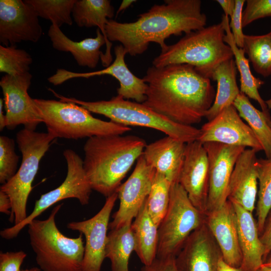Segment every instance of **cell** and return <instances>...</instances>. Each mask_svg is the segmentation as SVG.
I'll use <instances>...</instances> for the list:
<instances>
[{
    "mask_svg": "<svg viewBox=\"0 0 271 271\" xmlns=\"http://www.w3.org/2000/svg\"><path fill=\"white\" fill-rule=\"evenodd\" d=\"M32 75L30 72L13 76L6 74L0 81L6 112V127L14 129L23 124L24 128L34 130L43 120L33 98L28 94Z\"/></svg>",
    "mask_w": 271,
    "mask_h": 271,
    "instance_id": "obj_11",
    "label": "cell"
},
{
    "mask_svg": "<svg viewBox=\"0 0 271 271\" xmlns=\"http://www.w3.org/2000/svg\"><path fill=\"white\" fill-rule=\"evenodd\" d=\"M114 53V61L103 69L80 73L58 69L48 78V81L54 85H58L71 79L108 75L114 77L119 83V87L117 89V95L127 100L131 99L137 102L143 103L146 98L147 84L143 78L137 77L127 67L124 60L127 53L122 45L115 46Z\"/></svg>",
    "mask_w": 271,
    "mask_h": 271,
    "instance_id": "obj_16",
    "label": "cell"
},
{
    "mask_svg": "<svg viewBox=\"0 0 271 271\" xmlns=\"http://www.w3.org/2000/svg\"><path fill=\"white\" fill-rule=\"evenodd\" d=\"M235 8L230 17L229 26L234 42L240 48H243L244 36L242 32V18L244 0H235Z\"/></svg>",
    "mask_w": 271,
    "mask_h": 271,
    "instance_id": "obj_38",
    "label": "cell"
},
{
    "mask_svg": "<svg viewBox=\"0 0 271 271\" xmlns=\"http://www.w3.org/2000/svg\"><path fill=\"white\" fill-rule=\"evenodd\" d=\"M230 202L235 212L238 240L242 256L240 268L243 271H257L263 264V252L256 220L252 212L234 202Z\"/></svg>",
    "mask_w": 271,
    "mask_h": 271,
    "instance_id": "obj_23",
    "label": "cell"
},
{
    "mask_svg": "<svg viewBox=\"0 0 271 271\" xmlns=\"http://www.w3.org/2000/svg\"><path fill=\"white\" fill-rule=\"evenodd\" d=\"M60 101L78 104L90 112L104 115L110 121L126 126H138L158 130L186 144L197 141L200 129L173 122L144 104L117 95L109 100L86 101L52 91Z\"/></svg>",
    "mask_w": 271,
    "mask_h": 271,
    "instance_id": "obj_6",
    "label": "cell"
},
{
    "mask_svg": "<svg viewBox=\"0 0 271 271\" xmlns=\"http://www.w3.org/2000/svg\"><path fill=\"white\" fill-rule=\"evenodd\" d=\"M256 169L258 187L255 209L260 234L271 209V158L257 159Z\"/></svg>",
    "mask_w": 271,
    "mask_h": 271,
    "instance_id": "obj_32",
    "label": "cell"
},
{
    "mask_svg": "<svg viewBox=\"0 0 271 271\" xmlns=\"http://www.w3.org/2000/svg\"><path fill=\"white\" fill-rule=\"evenodd\" d=\"M259 237L263 247L264 262L271 252V209L267 215Z\"/></svg>",
    "mask_w": 271,
    "mask_h": 271,
    "instance_id": "obj_41",
    "label": "cell"
},
{
    "mask_svg": "<svg viewBox=\"0 0 271 271\" xmlns=\"http://www.w3.org/2000/svg\"><path fill=\"white\" fill-rule=\"evenodd\" d=\"M221 22L225 32L224 41L231 49L236 67L240 74V92L257 101L262 111L267 117L270 118L268 108L258 92V89L264 84V81L252 75L249 60L245 57L244 50L239 48L234 42L229 26L228 17L223 15Z\"/></svg>",
    "mask_w": 271,
    "mask_h": 271,
    "instance_id": "obj_26",
    "label": "cell"
},
{
    "mask_svg": "<svg viewBox=\"0 0 271 271\" xmlns=\"http://www.w3.org/2000/svg\"><path fill=\"white\" fill-rule=\"evenodd\" d=\"M33 62L31 55L16 45H0V72L17 76L29 72Z\"/></svg>",
    "mask_w": 271,
    "mask_h": 271,
    "instance_id": "obj_35",
    "label": "cell"
},
{
    "mask_svg": "<svg viewBox=\"0 0 271 271\" xmlns=\"http://www.w3.org/2000/svg\"><path fill=\"white\" fill-rule=\"evenodd\" d=\"M270 33H271V31H270Z\"/></svg>",
    "mask_w": 271,
    "mask_h": 271,
    "instance_id": "obj_52",
    "label": "cell"
},
{
    "mask_svg": "<svg viewBox=\"0 0 271 271\" xmlns=\"http://www.w3.org/2000/svg\"><path fill=\"white\" fill-rule=\"evenodd\" d=\"M186 144L167 136L147 144L143 156L150 165L162 174L172 185L178 183Z\"/></svg>",
    "mask_w": 271,
    "mask_h": 271,
    "instance_id": "obj_22",
    "label": "cell"
},
{
    "mask_svg": "<svg viewBox=\"0 0 271 271\" xmlns=\"http://www.w3.org/2000/svg\"><path fill=\"white\" fill-rule=\"evenodd\" d=\"M146 145L144 139L133 135L88 138L83 147V161L92 189L106 198L116 192Z\"/></svg>",
    "mask_w": 271,
    "mask_h": 271,
    "instance_id": "obj_3",
    "label": "cell"
},
{
    "mask_svg": "<svg viewBox=\"0 0 271 271\" xmlns=\"http://www.w3.org/2000/svg\"><path fill=\"white\" fill-rule=\"evenodd\" d=\"M203 144L209 163L206 213L222 207L227 201L228 185L232 171L238 157L245 147L217 142H207Z\"/></svg>",
    "mask_w": 271,
    "mask_h": 271,
    "instance_id": "obj_14",
    "label": "cell"
},
{
    "mask_svg": "<svg viewBox=\"0 0 271 271\" xmlns=\"http://www.w3.org/2000/svg\"><path fill=\"white\" fill-rule=\"evenodd\" d=\"M205 223L216 240L224 261L233 266L240 267L242 256L232 203L227 200L222 207L206 212Z\"/></svg>",
    "mask_w": 271,
    "mask_h": 271,
    "instance_id": "obj_20",
    "label": "cell"
},
{
    "mask_svg": "<svg viewBox=\"0 0 271 271\" xmlns=\"http://www.w3.org/2000/svg\"><path fill=\"white\" fill-rule=\"evenodd\" d=\"M222 256L205 222L188 237L176 257L180 271H217Z\"/></svg>",
    "mask_w": 271,
    "mask_h": 271,
    "instance_id": "obj_19",
    "label": "cell"
},
{
    "mask_svg": "<svg viewBox=\"0 0 271 271\" xmlns=\"http://www.w3.org/2000/svg\"><path fill=\"white\" fill-rule=\"evenodd\" d=\"M67 167V175L62 183L56 188L42 194L35 204L33 210L21 223L5 228L0 232L2 238L11 239L44 211L58 202L68 199H77L81 205L89 203L92 190L86 176L83 161L73 150L66 149L63 152Z\"/></svg>",
    "mask_w": 271,
    "mask_h": 271,
    "instance_id": "obj_10",
    "label": "cell"
},
{
    "mask_svg": "<svg viewBox=\"0 0 271 271\" xmlns=\"http://www.w3.org/2000/svg\"><path fill=\"white\" fill-rule=\"evenodd\" d=\"M63 204L55 206L46 219H35L28 225L30 245L42 271H82L85 250L82 234L68 237L56 224Z\"/></svg>",
    "mask_w": 271,
    "mask_h": 271,
    "instance_id": "obj_5",
    "label": "cell"
},
{
    "mask_svg": "<svg viewBox=\"0 0 271 271\" xmlns=\"http://www.w3.org/2000/svg\"><path fill=\"white\" fill-rule=\"evenodd\" d=\"M256 152L248 149L240 154L232 171L227 191L228 200L252 213L258 193Z\"/></svg>",
    "mask_w": 271,
    "mask_h": 271,
    "instance_id": "obj_21",
    "label": "cell"
},
{
    "mask_svg": "<svg viewBox=\"0 0 271 271\" xmlns=\"http://www.w3.org/2000/svg\"><path fill=\"white\" fill-rule=\"evenodd\" d=\"M118 198L116 192L108 197L102 208L91 218L68 223V229L78 231L85 238L82 271H101L106 258L107 229L111 211Z\"/></svg>",
    "mask_w": 271,
    "mask_h": 271,
    "instance_id": "obj_15",
    "label": "cell"
},
{
    "mask_svg": "<svg viewBox=\"0 0 271 271\" xmlns=\"http://www.w3.org/2000/svg\"><path fill=\"white\" fill-rule=\"evenodd\" d=\"M156 172L143 155L138 159L130 176L116 191L119 206L109 224L110 230L132 223L149 196Z\"/></svg>",
    "mask_w": 271,
    "mask_h": 271,
    "instance_id": "obj_12",
    "label": "cell"
},
{
    "mask_svg": "<svg viewBox=\"0 0 271 271\" xmlns=\"http://www.w3.org/2000/svg\"><path fill=\"white\" fill-rule=\"evenodd\" d=\"M55 139L48 132H38L24 128L16 135V142L22 155L20 167L10 180L1 186L12 204L10 221L14 225L24 221L27 204L32 190V183L38 172L41 160Z\"/></svg>",
    "mask_w": 271,
    "mask_h": 271,
    "instance_id": "obj_8",
    "label": "cell"
},
{
    "mask_svg": "<svg viewBox=\"0 0 271 271\" xmlns=\"http://www.w3.org/2000/svg\"><path fill=\"white\" fill-rule=\"evenodd\" d=\"M39 17L49 20L59 28L73 24L72 11L76 0H26Z\"/></svg>",
    "mask_w": 271,
    "mask_h": 271,
    "instance_id": "obj_33",
    "label": "cell"
},
{
    "mask_svg": "<svg viewBox=\"0 0 271 271\" xmlns=\"http://www.w3.org/2000/svg\"><path fill=\"white\" fill-rule=\"evenodd\" d=\"M233 105L256 136L266 158H271V128L268 124L271 118L267 117L262 111L256 109L248 97L241 92L236 98Z\"/></svg>",
    "mask_w": 271,
    "mask_h": 271,
    "instance_id": "obj_30",
    "label": "cell"
},
{
    "mask_svg": "<svg viewBox=\"0 0 271 271\" xmlns=\"http://www.w3.org/2000/svg\"><path fill=\"white\" fill-rule=\"evenodd\" d=\"M143 79L148 87L143 103L180 124L199 123L215 99L210 78L189 64L152 66Z\"/></svg>",
    "mask_w": 271,
    "mask_h": 271,
    "instance_id": "obj_1",
    "label": "cell"
},
{
    "mask_svg": "<svg viewBox=\"0 0 271 271\" xmlns=\"http://www.w3.org/2000/svg\"><path fill=\"white\" fill-rule=\"evenodd\" d=\"M12 204L7 194L0 190V212L7 215H11Z\"/></svg>",
    "mask_w": 271,
    "mask_h": 271,
    "instance_id": "obj_42",
    "label": "cell"
},
{
    "mask_svg": "<svg viewBox=\"0 0 271 271\" xmlns=\"http://www.w3.org/2000/svg\"><path fill=\"white\" fill-rule=\"evenodd\" d=\"M139 15L134 22L120 23L108 20L105 32L108 40L121 43L127 53L135 56L144 53L150 43H157L161 52L168 47L166 39L172 35L188 34L206 25L200 0H165Z\"/></svg>",
    "mask_w": 271,
    "mask_h": 271,
    "instance_id": "obj_2",
    "label": "cell"
},
{
    "mask_svg": "<svg viewBox=\"0 0 271 271\" xmlns=\"http://www.w3.org/2000/svg\"><path fill=\"white\" fill-rule=\"evenodd\" d=\"M4 106V99L0 98V130L2 131L6 127V117L4 114L3 107Z\"/></svg>",
    "mask_w": 271,
    "mask_h": 271,
    "instance_id": "obj_45",
    "label": "cell"
},
{
    "mask_svg": "<svg viewBox=\"0 0 271 271\" xmlns=\"http://www.w3.org/2000/svg\"><path fill=\"white\" fill-rule=\"evenodd\" d=\"M142 271H180L177 264L176 257L165 259L156 258L148 266H144Z\"/></svg>",
    "mask_w": 271,
    "mask_h": 271,
    "instance_id": "obj_40",
    "label": "cell"
},
{
    "mask_svg": "<svg viewBox=\"0 0 271 271\" xmlns=\"http://www.w3.org/2000/svg\"><path fill=\"white\" fill-rule=\"evenodd\" d=\"M43 35L39 17L26 0L0 1V43L14 46L18 43L38 42Z\"/></svg>",
    "mask_w": 271,
    "mask_h": 271,
    "instance_id": "obj_13",
    "label": "cell"
},
{
    "mask_svg": "<svg viewBox=\"0 0 271 271\" xmlns=\"http://www.w3.org/2000/svg\"><path fill=\"white\" fill-rule=\"evenodd\" d=\"M224 12V15L231 17L235 8V0H217Z\"/></svg>",
    "mask_w": 271,
    "mask_h": 271,
    "instance_id": "obj_43",
    "label": "cell"
},
{
    "mask_svg": "<svg viewBox=\"0 0 271 271\" xmlns=\"http://www.w3.org/2000/svg\"><path fill=\"white\" fill-rule=\"evenodd\" d=\"M131 224L111 229L108 233L106 257L110 260L111 271H129V259L136 248Z\"/></svg>",
    "mask_w": 271,
    "mask_h": 271,
    "instance_id": "obj_29",
    "label": "cell"
},
{
    "mask_svg": "<svg viewBox=\"0 0 271 271\" xmlns=\"http://www.w3.org/2000/svg\"><path fill=\"white\" fill-rule=\"evenodd\" d=\"M114 8L108 0H76L73 9L72 18L79 27H97L106 41V50L101 58L103 66L111 64L112 56L111 48L112 44L107 37L105 27L108 21L114 16Z\"/></svg>",
    "mask_w": 271,
    "mask_h": 271,
    "instance_id": "obj_25",
    "label": "cell"
},
{
    "mask_svg": "<svg viewBox=\"0 0 271 271\" xmlns=\"http://www.w3.org/2000/svg\"><path fill=\"white\" fill-rule=\"evenodd\" d=\"M217 271H243L240 267L233 266L224 261L221 256L217 263Z\"/></svg>",
    "mask_w": 271,
    "mask_h": 271,
    "instance_id": "obj_44",
    "label": "cell"
},
{
    "mask_svg": "<svg viewBox=\"0 0 271 271\" xmlns=\"http://www.w3.org/2000/svg\"><path fill=\"white\" fill-rule=\"evenodd\" d=\"M205 222L179 183L172 185L167 211L158 227L157 258L176 257L189 235Z\"/></svg>",
    "mask_w": 271,
    "mask_h": 271,
    "instance_id": "obj_9",
    "label": "cell"
},
{
    "mask_svg": "<svg viewBox=\"0 0 271 271\" xmlns=\"http://www.w3.org/2000/svg\"><path fill=\"white\" fill-rule=\"evenodd\" d=\"M257 271H271V267L262 264Z\"/></svg>",
    "mask_w": 271,
    "mask_h": 271,
    "instance_id": "obj_48",
    "label": "cell"
},
{
    "mask_svg": "<svg viewBox=\"0 0 271 271\" xmlns=\"http://www.w3.org/2000/svg\"><path fill=\"white\" fill-rule=\"evenodd\" d=\"M243 50L257 73L271 75V33L261 35L244 36Z\"/></svg>",
    "mask_w": 271,
    "mask_h": 271,
    "instance_id": "obj_31",
    "label": "cell"
},
{
    "mask_svg": "<svg viewBox=\"0 0 271 271\" xmlns=\"http://www.w3.org/2000/svg\"><path fill=\"white\" fill-rule=\"evenodd\" d=\"M47 132L56 138H85L123 134L129 126L93 117L87 109L74 103L33 98Z\"/></svg>",
    "mask_w": 271,
    "mask_h": 271,
    "instance_id": "obj_7",
    "label": "cell"
},
{
    "mask_svg": "<svg viewBox=\"0 0 271 271\" xmlns=\"http://www.w3.org/2000/svg\"><path fill=\"white\" fill-rule=\"evenodd\" d=\"M171 186L165 177L156 171L146 205L150 216L158 227L169 207Z\"/></svg>",
    "mask_w": 271,
    "mask_h": 271,
    "instance_id": "obj_34",
    "label": "cell"
},
{
    "mask_svg": "<svg viewBox=\"0 0 271 271\" xmlns=\"http://www.w3.org/2000/svg\"><path fill=\"white\" fill-rule=\"evenodd\" d=\"M178 183L193 205L205 214L209 190V163L202 143L195 141L186 144Z\"/></svg>",
    "mask_w": 271,
    "mask_h": 271,
    "instance_id": "obj_18",
    "label": "cell"
},
{
    "mask_svg": "<svg viewBox=\"0 0 271 271\" xmlns=\"http://www.w3.org/2000/svg\"><path fill=\"white\" fill-rule=\"evenodd\" d=\"M27 254L23 251L1 252L0 271H20V267Z\"/></svg>",
    "mask_w": 271,
    "mask_h": 271,
    "instance_id": "obj_39",
    "label": "cell"
},
{
    "mask_svg": "<svg viewBox=\"0 0 271 271\" xmlns=\"http://www.w3.org/2000/svg\"><path fill=\"white\" fill-rule=\"evenodd\" d=\"M265 103L268 108V109H271V98L265 101Z\"/></svg>",
    "mask_w": 271,
    "mask_h": 271,
    "instance_id": "obj_50",
    "label": "cell"
},
{
    "mask_svg": "<svg viewBox=\"0 0 271 271\" xmlns=\"http://www.w3.org/2000/svg\"><path fill=\"white\" fill-rule=\"evenodd\" d=\"M136 1L134 0H123L121 2L118 9L117 10L116 12V16L118 15V14L125 10L127 8H128L132 3L136 2Z\"/></svg>",
    "mask_w": 271,
    "mask_h": 271,
    "instance_id": "obj_46",
    "label": "cell"
},
{
    "mask_svg": "<svg viewBox=\"0 0 271 271\" xmlns=\"http://www.w3.org/2000/svg\"><path fill=\"white\" fill-rule=\"evenodd\" d=\"M197 141L204 144L217 142L225 145L250 147L259 152L262 147L256 136L244 123L233 105L223 109L204 124Z\"/></svg>",
    "mask_w": 271,
    "mask_h": 271,
    "instance_id": "obj_17",
    "label": "cell"
},
{
    "mask_svg": "<svg viewBox=\"0 0 271 271\" xmlns=\"http://www.w3.org/2000/svg\"><path fill=\"white\" fill-rule=\"evenodd\" d=\"M48 35L55 49L70 52L79 66L91 69L97 66L103 54L100 49L106 44L105 39L99 29L96 30L95 37L76 42L67 37L57 25L51 24Z\"/></svg>",
    "mask_w": 271,
    "mask_h": 271,
    "instance_id": "obj_24",
    "label": "cell"
},
{
    "mask_svg": "<svg viewBox=\"0 0 271 271\" xmlns=\"http://www.w3.org/2000/svg\"><path fill=\"white\" fill-rule=\"evenodd\" d=\"M268 124H269V126H270V128H271V120H270V121H268Z\"/></svg>",
    "mask_w": 271,
    "mask_h": 271,
    "instance_id": "obj_51",
    "label": "cell"
},
{
    "mask_svg": "<svg viewBox=\"0 0 271 271\" xmlns=\"http://www.w3.org/2000/svg\"><path fill=\"white\" fill-rule=\"evenodd\" d=\"M20 157L15 151V143L13 139L0 136V183L4 184L17 172Z\"/></svg>",
    "mask_w": 271,
    "mask_h": 271,
    "instance_id": "obj_36",
    "label": "cell"
},
{
    "mask_svg": "<svg viewBox=\"0 0 271 271\" xmlns=\"http://www.w3.org/2000/svg\"><path fill=\"white\" fill-rule=\"evenodd\" d=\"M242 13V25L245 27L253 22L271 16V0H247Z\"/></svg>",
    "mask_w": 271,
    "mask_h": 271,
    "instance_id": "obj_37",
    "label": "cell"
},
{
    "mask_svg": "<svg viewBox=\"0 0 271 271\" xmlns=\"http://www.w3.org/2000/svg\"><path fill=\"white\" fill-rule=\"evenodd\" d=\"M264 265L271 267V252L267 257L263 264Z\"/></svg>",
    "mask_w": 271,
    "mask_h": 271,
    "instance_id": "obj_47",
    "label": "cell"
},
{
    "mask_svg": "<svg viewBox=\"0 0 271 271\" xmlns=\"http://www.w3.org/2000/svg\"><path fill=\"white\" fill-rule=\"evenodd\" d=\"M134 218L131 224L136 242L134 251L144 265L148 266L157 258L158 226L150 216L146 201Z\"/></svg>",
    "mask_w": 271,
    "mask_h": 271,
    "instance_id": "obj_28",
    "label": "cell"
},
{
    "mask_svg": "<svg viewBox=\"0 0 271 271\" xmlns=\"http://www.w3.org/2000/svg\"><path fill=\"white\" fill-rule=\"evenodd\" d=\"M41 269L39 267H34L29 269H25L23 270H21L20 271H41Z\"/></svg>",
    "mask_w": 271,
    "mask_h": 271,
    "instance_id": "obj_49",
    "label": "cell"
},
{
    "mask_svg": "<svg viewBox=\"0 0 271 271\" xmlns=\"http://www.w3.org/2000/svg\"><path fill=\"white\" fill-rule=\"evenodd\" d=\"M236 66L233 59L218 65L212 72L210 78L217 83V90L214 102L205 117L210 121L225 107L233 105L240 93L236 82Z\"/></svg>",
    "mask_w": 271,
    "mask_h": 271,
    "instance_id": "obj_27",
    "label": "cell"
},
{
    "mask_svg": "<svg viewBox=\"0 0 271 271\" xmlns=\"http://www.w3.org/2000/svg\"><path fill=\"white\" fill-rule=\"evenodd\" d=\"M225 34L221 22L186 34L161 52L153 61V66L189 64L210 79L218 65L233 57L231 49L224 41Z\"/></svg>",
    "mask_w": 271,
    "mask_h": 271,
    "instance_id": "obj_4",
    "label": "cell"
}]
</instances>
